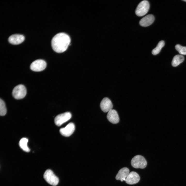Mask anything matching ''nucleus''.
Returning <instances> with one entry per match:
<instances>
[{
    "mask_svg": "<svg viewBox=\"0 0 186 186\" xmlns=\"http://www.w3.org/2000/svg\"><path fill=\"white\" fill-rule=\"evenodd\" d=\"M107 118L108 120L113 124H117L119 121L120 119L118 113L114 109L108 112Z\"/></svg>",
    "mask_w": 186,
    "mask_h": 186,
    "instance_id": "12",
    "label": "nucleus"
},
{
    "mask_svg": "<svg viewBox=\"0 0 186 186\" xmlns=\"http://www.w3.org/2000/svg\"><path fill=\"white\" fill-rule=\"evenodd\" d=\"M165 43L164 41H160L158 43L156 47L152 51V52L153 55H156L159 53L161 49L165 45Z\"/></svg>",
    "mask_w": 186,
    "mask_h": 186,
    "instance_id": "17",
    "label": "nucleus"
},
{
    "mask_svg": "<svg viewBox=\"0 0 186 186\" xmlns=\"http://www.w3.org/2000/svg\"><path fill=\"white\" fill-rule=\"evenodd\" d=\"M45 180L49 184L53 186L57 185L59 182V179L54 173L50 169H47L43 175Z\"/></svg>",
    "mask_w": 186,
    "mask_h": 186,
    "instance_id": "3",
    "label": "nucleus"
},
{
    "mask_svg": "<svg viewBox=\"0 0 186 186\" xmlns=\"http://www.w3.org/2000/svg\"><path fill=\"white\" fill-rule=\"evenodd\" d=\"M149 2L146 0L141 2L138 5L135 10L136 14L138 16H143L146 14L150 8Z\"/></svg>",
    "mask_w": 186,
    "mask_h": 186,
    "instance_id": "5",
    "label": "nucleus"
},
{
    "mask_svg": "<svg viewBox=\"0 0 186 186\" xmlns=\"http://www.w3.org/2000/svg\"><path fill=\"white\" fill-rule=\"evenodd\" d=\"M25 37L22 35L15 34L11 35L9 37V42L13 44L17 45L21 43L25 40Z\"/></svg>",
    "mask_w": 186,
    "mask_h": 186,
    "instance_id": "11",
    "label": "nucleus"
},
{
    "mask_svg": "<svg viewBox=\"0 0 186 186\" xmlns=\"http://www.w3.org/2000/svg\"><path fill=\"white\" fill-rule=\"evenodd\" d=\"M75 125L72 122L68 123L65 127L60 129V133L63 136L68 137L71 135L75 130Z\"/></svg>",
    "mask_w": 186,
    "mask_h": 186,
    "instance_id": "8",
    "label": "nucleus"
},
{
    "mask_svg": "<svg viewBox=\"0 0 186 186\" xmlns=\"http://www.w3.org/2000/svg\"><path fill=\"white\" fill-rule=\"evenodd\" d=\"M71 117V113L69 112L59 114L57 115L55 119V123L57 126H60L68 121Z\"/></svg>",
    "mask_w": 186,
    "mask_h": 186,
    "instance_id": "7",
    "label": "nucleus"
},
{
    "mask_svg": "<svg viewBox=\"0 0 186 186\" xmlns=\"http://www.w3.org/2000/svg\"><path fill=\"white\" fill-rule=\"evenodd\" d=\"M129 170L127 167L122 168L119 171L115 177L117 180L122 182L125 181L126 179L129 174Z\"/></svg>",
    "mask_w": 186,
    "mask_h": 186,
    "instance_id": "14",
    "label": "nucleus"
},
{
    "mask_svg": "<svg viewBox=\"0 0 186 186\" xmlns=\"http://www.w3.org/2000/svg\"><path fill=\"white\" fill-rule=\"evenodd\" d=\"M27 94V90L23 85L20 84L16 86L12 92L13 97L16 99H19L24 98Z\"/></svg>",
    "mask_w": 186,
    "mask_h": 186,
    "instance_id": "4",
    "label": "nucleus"
},
{
    "mask_svg": "<svg viewBox=\"0 0 186 186\" xmlns=\"http://www.w3.org/2000/svg\"><path fill=\"white\" fill-rule=\"evenodd\" d=\"M184 58L181 55H177L173 57L172 62V66L176 67L182 63L184 60Z\"/></svg>",
    "mask_w": 186,
    "mask_h": 186,
    "instance_id": "15",
    "label": "nucleus"
},
{
    "mask_svg": "<svg viewBox=\"0 0 186 186\" xmlns=\"http://www.w3.org/2000/svg\"><path fill=\"white\" fill-rule=\"evenodd\" d=\"M175 48L181 54L186 55V47L182 46L179 44H177L175 45Z\"/></svg>",
    "mask_w": 186,
    "mask_h": 186,
    "instance_id": "19",
    "label": "nucleus"
},
{
    "mask_svg": "<svg viewBox=\"0 0 186 186\" xmlns=\"http://www.w3.org/2000/svg\"><path fill=\"white\" fill-rule=\"evenodd\" d=\"M28 140L26 138H22L19 142V145L21 148L24 151L29 152L30 151V149L27 146V143Z\"/></svg>",
    "mask_w": 186,
    "mask_h": 186,
    "instance_id": "16",
    "label": "nucleus"
},
{
    "mask_svg": "<svg viewBox=\"0 0 186 186\" xmlns=\"http://www.w3.org/2000/svg\"><path fill=\"white\" fill-rule=\"evenodd\" d=\"M183 1L185 2H186V0H183Z\"/></svg>",
    "mask_w": 186,
    "mask_h": 186,
    "instance_id": "20",
    "label": "nucleus"
},
{
    "mask_svg": "<svg viewBox=\"0 0 186 186\" xmlns=\"http://www.w3.org/2000/svg\"><path fill=\"white\" fill-rule=\"evenodd\" d=\"M7 112V109L4 102L1 99H0V115L4 116Z\"/></svg>",
    "mask_w": 186,
    "mask_h": 186,
    "instance_id": "18",
    "label": "nucleus"
},
{
    "mask_svg": "<svg viewBox=\"0 0 186 186\" xmlns=\"http://www.w3.org/2000/svg\"><path fill=\"white\" fill-rule=\"evenodd\" d=\"M47 63L41 59L36 60L33 62L30 66V69L35 72H40L43 70L46 67Z\"/></svg>",
    "mask_w": 186,
    "mask_h": 186,
    "instance_id": "6",
    "label": "nucleus"
},
{
    "mask_svg": "<svg viewBox=\"0 0 186 186\" xmlns=\"http://www.w3.org/2000/svg\"><path fill=\"white\" fill-rule=\"evenodd\" d=\"M100 107L103 112H107L112 110L113 105L110 99L107 98L105 97L101 101Z\"/></svg>",
    "mask_w": 186,
    "mask_h": 186,
    "instance_id": "9",
    "label": "nucleus"
},
{
    "mask_svg": "<svg viewBox=\"0 0 186 186\" xmlns=\"http://www.w3.org/2000/svg\"><path fill=\"white\" fill-rule=\"evenodd\" d=\"M154 20V16L152 14H149L142 18L139 22V24L142 26L147 27L152 24Z\"/></svg>",
    "mask_w": 186,
    "mask_h": 186,
    "instance_id": "13",
    "label": "nucleus"
},
{
    "mask_svg": "<svg viewBox=\"0 0 186 186\" xmlns=\"http://www.w3.org/2000/svg\"><path fill=\"white\" fill-rule=\"evenodd\" d=\"M140 180L138 174L135 172L132 171L129 173L125 181L128 184H134L137 183Z\"/></svg>",
    "mask_w": 186,
    "mask_h": 186,
    "instance_id": "10",
    "label": "nucleus"
},
{
    "mask_svg": "<svg viewBox=\"0 0 186 186\" xmlns=\"http://www.w3.org/2000/svg\"><path fill=\"white\" fill-rule=\"evenodd\" d=\"M71 41L70 37L68 34L64 33H59L52 38L51 47L55 52L62 53L67 49Z\"/></svg>",
    "mask_w": 186,
    "mask_h": 186,
    "instance_id": "1",
    "label": "nucleus"
},
{
    "mask_svg": "<svg viewBox=\"0 0 186 186\" xmlns=\"http://www.w3.org/2000/svg\"><path fill=\"white\" fill-rule=\"evenodd\" d=\"M131 163L132 167L136 168L143 169L147 165L146 160L143 157L140 155H137L133 157Z\"/></svg>",
    "mask_w": 186,
    "mask_h": 186,
    "instance_id": "2",
    "label": "nucleus"
}]
</instances>
